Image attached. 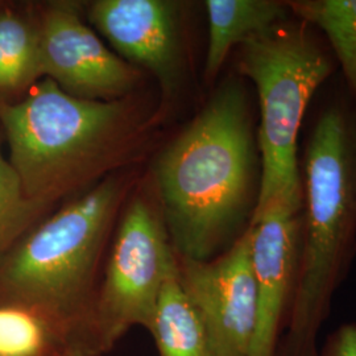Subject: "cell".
Listing matches in <instances>:
<instances>
[{
  "mask_svg": "<svg viewBox=\"0 0 356 356\" xmlns=\"http://www.w3.org/2000/svg\"><path fill=\"white\" fill-rule=\"evenodd\" d=\"M156 179L177 256L211 260L248 229L261 161L254 111L241 81H225L166 147Z\"/></svg>",
  "mask_w": 356,
  "mask_h": 356,
  "instance_id": "obj_1",
  "label": "cell"
},
{
  "mask_svg": "<svg viewBox=\"0 0 356 356\" xmlns=\"http://www.w3.org/2000/svg\"><path fill=\"white\" fill-rule=\"evenodd\" d=\"M302 243L292 309L276 356L318 355L319 332L356 254V107L334 99L309 134Z\"/></svg>",
  "mask_w": 356,
  "mask_h": 356,
  "instance_id": "obj_2",
  "label": "cell"
},
{
  "mask_svg": "<svg viewBox=\"0 0 356 356\" xmlns=\"http://www.w3.org/2000/svg\"><path fill=\"white\" fill-rule=\"evenodd\" d=\"M129 116L120 99L76 98L48 78L24 101L1 103L10 164L26 195L51 204L110 164L132 132Z\"/></svg>",
  "mask_w": 356,
  "mask_h": 356,
  "instance_id": "obj_3",
  "label": "cell"
},
{
  "mask_svg": "<svg viewBox=\"0 0 356 356\" xmlns=\"http://www.w3.org/2000/svg\"><path fill=\"white\" fill-rule=\"evenodd\" d=\"M318 33L293 15L241 47L239 72L254 83L260 111L261 182L254 218L275 204L302 209L298 135L313 97L338 66Z\"/></svg>",
  "mask_w": 356,
  "mask_h": 356,
  "instance_id": "obj_4",
  "label": "cell"
},
{
  "mask_svg": "<svg viewBox=\"0 0 356 356\" xmlns=\"http://www.w3.org/2000/svg\"><path fill=\"white\" fill-rule=\"evenodd\" d=\"M120 195V182L106 179L31 229L0 260V304L91 329L97 273Z\"/></svg>",
  "mask_w": 356,
  "mask_h": 356,
  "instance_id": "obj_5",
  "label": "cell"
},
{
  "mask_svg": "<svg viewBox=\"0 0 356 356\" xmlns=\"http://www.w3.org/2000/svg\"><path fill=\"white\" fill-rule=\"evenodd\" d=\"M176 263L165 222L143 200L129 204L92 306L91 329L101 355H107L131 329L149 330Z\"/></svg>",
  "mask_w": 356,
  "mask_h": 356,
  "instance_id": "obj_6",
  "label": "cell"
},
{
  "mask_svg": "<svg viewBox=\"0 0 356 356\" xmlns=\"http://www.w3.org/2000/svg\"><path fill=\"white\" fill-rule=\"evenodd\" d=\"M176 257L179 282L202 322L213 355L251 356L256 288L250 227L211 260Z\"/></svg>",
  "mask_w": 356,
  "mask_h": 356,
  "instance_id": "obj_7",
  "label": "cell"
},
{
  "mask_svg": "<svg viewBox=\"0 0 356 356\" xmlns=\"http://www.w3.org/2000/svg\"><path fill=\"white\" fill-rule=\"evenodd\" d=\"M38 49V74L76 98L116 101L138 81L134 67L106 48L70 3H57L44 15Z\"/></svg>",
  "mask_w": 356,
  "mask_h": 356,
  "instance_id": "obj_8",
  "label": "cell"
},
{
  "mask_svg": "<svg viewBox=\"0 0 356 356\" xmlns=\"http://www.w3.org/2000/svg\"><path fill=\"white\" fill-rule=\"evenodd\" d=\"M256 329L251 356H276L292 309L302 243V209L275 204L252 219Z\"/></svg>",
  "mask_w": 356,
  "mask_h": 356,
  "instance_id": "obj_9",
  "label": "cell"
},
{
  "mask_svg": "<svg viewBox=\"0 0 356 356\" xmlns=\"http://www.w3.org/2000/svg\"><path fill=\"white\" fill-rule=\"evenodd\" d=\"M90 22L127 61L149 69L168 92L182 73L178 7L164 0H98Z\"/></svg>",
  "mask_w": 356,
  "mask_h": 356,
  "instance_id": "obj_10",
  "label": "cell"
},
{
  "mask_svg": "<svg viewBox=\"0 0 356 356\" xmlns=\"http://www.w3.org/2000/svg\"><path fill=\"white\" fill-rule=\"evenodd\" d=\"M0 356H102L88 325L0 304Z\"/></svg>",
  "mask_w": 356,
  "mask_h": 356,
  "instance_id": "obj_11",
  "label": "cell"
},
{
  "mask_svg": "<svg viewBox=\"0 0 356 356\" xmlns=\"http://www.w3.org/2000/svg\"><path fill=\"white\" fill-rule=\"evenodd\" d=\"M209 44L204 78L213 83L235 45L257 38L293 16L288 1L281 0H207Z\"/></svg>",
  "mask_w": 356,
  "mask_h": 356,
  "instance_id": "obj_12",
  "label": "cell"
},
{
  "mask_svg": "<svg viewBox=\"0 0 356 356\" xmlns=\"http://www.w3.org/2000/svg\"><path fill=\"white\" fill-rule=\"evenodd\" d=\"M148 332L159 356H214L202 322L179 282L177 263L166 279Z\"/></svg>",
  "mask_w": 356,
  "mask_h": 356,
  "instance_id": "obj_13",
  "label": "cell"
},
{
  "mask_svg": "<svg viewBox=\"0 0 356 356\" xmlns=\"http://www.w3.org/2000/svg\"><path fill=\"white\" fill-rule=\"evenodd\" d=\"M293 15L326 38L356 107V0H291Z\"/></svg>",
  "mask_w": 356,
  "mask_h": 356,
  "instance_id": "obj_14",
  "label": "cell"
},
{
  "mask_svg": "<svg viewBox=\"0 0 356 356\" xmlns=\"http://www.w3.org/2000/svg\"><path fill=\"white\" fill-rule=\"evenodd\" d=\"M38 76V31L13 13L0 15V90L19 89Z\"/></svg>",
  "mask_w": 356,
  "mask_h": 356,
  "instance_id": "obj_15",
  "label": "cell"
},
{
  "mask_svg": "<svg viewBox=\"0 0 356 356\" xmlns=\"http://www.w3.org/2000/svg\"><path fill=\"white\" fill-rule=\"evenodd\" d=\"M49 204L29 198L0 151V260L32 229Z\"/></svg>",
  "mask_w": 356,
  "mask_h": 356,
  "instance_id": "obj_16",
  "label": "cell"
},
{
  "mask_svg": "<svg viewBox=\"0 0 356 356\" xmlns=\"http://www.w3.org/2000/svg\"><path fill=\"white\" fill-rule=\"evenodd\" d=\"M317 356H356V322L344 323L332 331L319 347Z\"/></svg>",
  "mask_w": 356,
  "mask_h": 356,
  "instance_id": "obj_17",
  "label": "cell"
}]
</instances>
